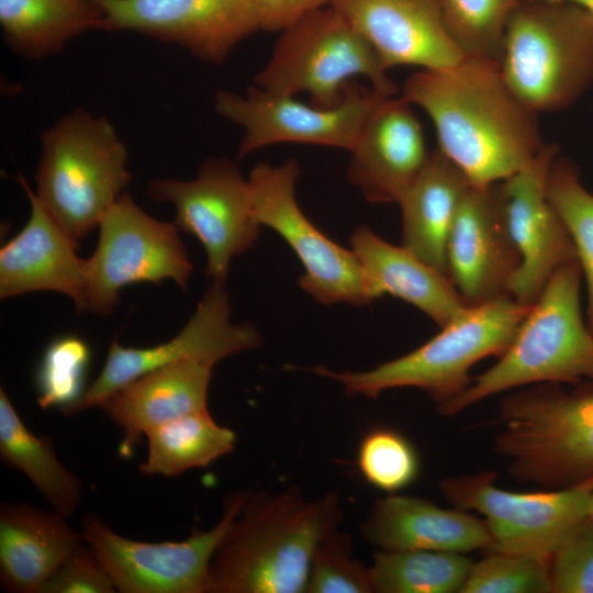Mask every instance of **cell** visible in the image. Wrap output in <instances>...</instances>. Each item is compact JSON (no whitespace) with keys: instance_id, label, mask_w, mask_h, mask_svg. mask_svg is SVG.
Returning <instances> with one entry per match:
<instances>
[{"instance_id":"32","label":"cell","mask_w":593,"mask_h":593,"mask_svg":"<svg viewBox=\"0 0 593 593\" xmlns=\"http://www.w3.org/2000/svg\"><path fill=\"white\" fill-rule=\"evenodd\" d=\"M522 0H440L444 19L465 56L500 64L506 22Z\"/></svg>"},{"instance_id":"34","label":"cell","mask_w":593,"mask_h":593,"mask_svg":"<svg viewBox=\"0 0 593 593\" xmlns=\"http://www.w3.org/2000/svg\"><path fill=\"white\" fill-rule=\"evenodd\" d=\"M357 466L369 484L394 494L416 479L419 459L414 446L401 433L376 428L360 441Z\"/></svg>"},{"instance_id":"24","label":"cell","mask_w":593,"mask_h":593,"mask_svg":"<svg viewBox=\"0 0 593 593\" xmlns=\"http://www.w3.org/2000/svg\"><path fill=\"white\" fill-rule=\"evenodd\" d=\"M214 366L180 360L152 370L108 398L99 407L123 432L126 451L150 429L208 409Z\"/></svg>"},{"instance_id":"38","label":"cell","mask_w":593,"mask_h":593,"mask_svg":"<svg viewBox=\"0 0 593 593\" xmlns=\"http://www.w3.org/2000/svg\"><path fill=\"white\" fill-rule=\"evenodd\" d=\"M111 577L85 540L60 563L40 593H113Z\"/></svg>"},{"instance_id":"15","label":"cell","mask_w":593,"mask_h":593,"mask_svg":"<svg viewBox=\"0 0 593 593\" xmlns=\"http://www.w3.org/2000/svg\"><path fill=\"white\" fill-rule=\"evenodd\" d=\"M224 283L212 282L184 327L170 340L153 347L109 346L105 362L81 399L64 411L74 415L99 407L118 390L138 377L180 360L214 366L235 354L258 348L261 337L250 324H233Z\"/></svg>"},{"instance_id":"25","label":"cell","mask_w":593,"mask_h":593,"mask_svg":"<svg viewBox=\"0 0 593 593\" xmlns=\"http://www.w3.org/2000/svg\"><path fill=\"white\" fill-rule=\"evenodd\" d=\"M350 245L365 270L373 300L384 294L399 298L440 328L467 309L450 278L405 246L384 240L366 225L355 230Z\"/></svg>"},{"instance_id":"16","label":"cell","mask_w":593,"mask_h":593,"mask_svg":"<svg viewBox=\"0 0 593 593\" xmlns=\"http://www.w3.org/2000/svg\"><path fill=\"white\" fill-rule=\"evenodd\" d=\"M100 30L137 32L211 64L259 29L256 0H96Z\"/></svg>"},{"instance_id":"14","label":"cell","mask_w":593,"mask_h":593,"mask_svg":"<svg viewBox=\"0 0 593 593\" xmlns=\"http://www.w3.org/2000/svg\"><path fill=\"white\" fill-rule=\"evenodd\" d=\"M387 96L349 82L343 101L329 109L305 104L291 96L269 93L257 86L244 94L216 92L214 110L240 126L237 157L279 143H300L350 150L370 112Z\"/></svg>"},{"instance_id":"3","label":"cell","mask_w":593,"mask_h":593,"mask_svg":"<svg viewBox=\"0 0 593 593\" xmlns=\"http://www.w3.org/2000/svg\"><path fill=\"white\" fill-rule=\"evenodd\" d=\"M582 277L578 260L557 269L497 362L458 396L437 406L438 412L452 416L523 385L593 381V333L581 311Z\"/></svg>"},{"instance_id":"30","label":"cell","mask_w":593,"mask_h":593,"mask_svg":"<svg viewBox=\"0 0 593 593\" xmlns=\"http://www.w3.org/2000/svg\"><path fill=\"white\" fill-rule=\"evenodd\" d=\"M472 563L460 552L380 549L369 571L378 593H460Z\"/></svg>"},{"instance_id":"6","label":"cell","mask_w":593,"mask_h":593,"mask_svg":"<svg viewBox=\"0 0 593 593\" xmlns=\"http://www.w3.org/2000/svg\"><path fill=\"white\" fill-rule=\"evenodd\" d=\"M499 65L530 111L563 110L593 83V15L570 3L522 0L506 22Z\"/></svg>"},{"instance_id":"28","label":"cell","mask_w":593,"mask_h":593,"mask_svg":"<svg viewBox=\"0 0 593 593\" xmlns=\"http://www.w3.org/2000/svg\"><path fill=\"white\" fill-rule=\"evenodd\" d=\"M0 458L22 472L52 510L70 517L82 496L80 478L58 458L48 436H36L21 419L8 393L0 388Z\"/></svg>"},{"instance_id":"40","label":"cell","mask_w":593,"mask_h":593,"mask_svg":"<svg viewBox=\"0 0 593 593\" xmlns=\"http://www.w3.org/2000/svg\"><path fill=\"white\" fill-rule=\"evenodd\" d=\"M547 2L570 3L577 5L593 15V0H538Z\"/></svg>"},{"instance_id":"36","label":"cell","mask_w":593,"mask_h":593,"mask_svg":"<svg viewBox=\"0 0 593 593\" xmlns=\"http://www.w3.org/2000/svg\"><path fill=\"white\" fill-rule=\"evenodd\" d=\"M373 592L369 567L353 557L350 536L337 528L315 549L306 593Z\"/></svg>"},{"instance_id":"23","label":"cell","mask_w":593,"mask_h":593,"mask_svg":"<svg viewBox=\"0 0 593 593\" xmlns=\"http://www.w3.org/2000/svg\"><path fill=\"white\" fill-rule=\"evenodd\" d=\"M85 541L67 517L29 503L0 505V583L12 593H40L44 583Z\"/></svg>"},{"instance_id":"31","label":"cell","mask_w":593,"mask_h":593,"mask_svg":"<svg viewBox=\"0 0 593 593\" xmlns=\"http://www.w3.org/2000/svg\"><path fill=\"white\" fill-rule=\"evenodd\" d=\"M547 197L575 247L586 283L588 326L593 333V194L580 181L578 168L557 157L549 171Z\"/></svg>"},{"instance_id":"29","label":"cell","mask_w":593,"mask_h":593,"mask_svg":"<svg viewBox=\"0 0 593 593\" xmlns=\"http://www.w3.org/2000/svg\"><path fill=\"white\" fill-rule=\"evenodd\" d=\"M145 436L147 457L138 467L144 475L177 477L208 467L230 454L236 441L234 430L217 424L209 410L182 415Z\"/></svg>"},{"instance_id":"10","label":"cell","mask_w":593,"mask_h":593,"mask_svg":"<svg viewBox=\"0 0 593 593\" xmlns=\"http://www.w3.org/2000/svg\"><path fill=\"white\" fill-rule=\"evenodd\" d=\"M494 472L462 474L440 482L443 495L459 510L484 517L492 538L489 551L544 561L590 515L593 478L549 492L522 493L497 488Z\"/></svg>"},{"instance_id":"33","label":"cell","mask_w":593,"mask_h":593,"mask_svg":"<svg viewBox=\"0 0 593 593\" xmlns=\"http://www.w3.org/2000/svg\"><path fill=\"white\" fill-rule=\"evenodd\" d=\"M90 357L88 344L78 336L64 335L51 342L35 376L38 406L64 412L76 404L87 389Z\"/></svg>"},{"instance_id":"13","label":"cell","mask_w":593,"mask_h":593,"mask_svg":"<svg viewBox=\"0 0 593 593\" xmlns=\"http://www.w3.org/2000/svg\"><path fill=\"white\" fill-rule=\"evenodd\" d=\"M148 194L175 206L174 223L204 248L208 278L225 284L232 259L255 244L261 226L254 214L248 179L236 165L228 158H211L191 180H152Z\"/></svg>"},{"instance_id":"37","label":"cell","mask_w":593,"mask_h":593,"mask_svg":"<svg viewBox=\"0 0 593 593\" xmlns=\"http://www.w3.org/2000/svg\"><path fill=\"white\" fill-rule=\"evenodd\" d=\"M552 592L593 593V518L588 516L550 560Z\"/></svg>"},{"instance_id":"18","label":"cell","mask_w":593,"mask_h":593,"mask_svg":"<svg viewBox=\"0 0 593 593\" xmlns=\"http://www.w3.org/2000/svg\"><path fill=\"white\" fill-rule=\"evenodd\" d=\"M519 265L503 216L499 182L471 186L459 203L447 242L448 276L466 305L511 295Z\"/></svg>"},{"instance_id":"19","label":"cell","mask_w":593,"mask_h":593,"mask_svg":"<svg viewBox=\"0 0 593 593\" xmlns=\"http://www.w3.org/2000/svg\"><path fill=\"white\" fill-rule=\"evenodd\" d=\"M382 66L443 69L465 55L448 32L440 0H331Z\"/></svg>"},{"instance_id":"20","label":"cell","mask_w":593,"mask_h":593,"mask_svg":"<svg viewBox=\"0 0 593 593\" xmlns=\"http://www.w3.org/2000/svg\"><path fill=\"white\" fill-rule=\"evenodd\" d=\"M412 105L403 97L382 98L349 150L348 180L370 203H399L427 163L429 153Z\"/></svg>"},{"instance_id":"27","label":"cell","mask_w":593,"mask_h":593,"mask_svg":"<svg viewBox=\"0 0 593 593\" xmlns=\"http://www.w3.org/2000/svg\"><path fill=\"white\" fill-rule=\"evenodd\" d=\"M96 0H0V24L16 54L41 59L60 52L72 37L100 30Z\"/></svg>"},{"instance_id":"7","label":"cell","mask_w":593,"mask_h":593,"mask_svg":"<svg viewBox=\"0 0 593 593\" xmlns=\"http://www.w3.org/2000/svg\"><path fill=\"white\" fill-rule=\"evenodd\" d=\"M497 451L511 475L558 490L593 478V387L537 383L501 401Z\"/></svg>"},{"instance_id":"8","label":"cell","mask_w":593,"mask_h":593,"mask_svg":"<svg viewBox=\"0 0 593 593\" xmlns=\"http://www.w3.org/2000/svg\"><path fill=\"white\" fill-rule=\"evenodd\" d=\"M272 54L255 76L258 88L273 94L310 96L320 108H334L356 76L365 77L377 92L394 97L388 76L365 37L332 5L302 16L280 32Z\"/></svg>"},{"instance_id":"26","label":"cell","mask_w":593,"mask_h":593,"mask_svg":"<svg viewBox=\"0 0 593 593\" xmlns=\"http://www.w3.org/2000/svg\"><path fill=\"white\" fill-rule=\"evenodd\" d=\"M471 186L466 175L437 149L429 153L421 175L398 203L402 245L447 276L449 232L459 203Z\"/></svg>"},{"instance_id":"41","label":"cell","mask_w":593,"mask_h":593,"mask_svg":"<svg viewBox=\"0 0 593 593\" xmlns=\"http://www.w3.org/2000/svg\"><path fill=\"white\" fill-rule=\"evenodd\" d=\"M592 518H593V494H592V499H591V506H590V515Z\"/></svg>"},{"instance_id":"2","label":"cell","mask_w":593,"mask_h":593,"mask_svg":"<svg viewBox=\"0 0 593 593\" xmlns=\"http://www.w3.org/2000/svg\"><path fill=\"white\" fill-rule=\"evenodd\" d=\"M343 518L338 493L250 491L210 564L209 593H303L316 547Z\"/></svg>"},{"instance_id":"4","label":"cell","mask_w":593,"mask_h":593,"mask_svg":"<svg viewBox=\"0 0 593 593\" xmlns=\"http://www.w3.org/2000/svg\"><path fill=\"white\" fill-rule=\"evenodd\" d=\"M41 142L35 194L79 243L131 180L126 146L107 118L81 109L58 119Z\"/></svg>"},{"instance_id":"1","label":"cell","mask_w":593,"mask_h":593,"mask_svg":"<svg viewBox=\"0 0 593 593\" xmlns=\"http://www.w3.org/2000/svg\"><path fill=\"white\" fill-rule=\"evenodd\" d=\"M435 125L439 150L484 188L526 167L545 146L537 115L505 83L499 63L465 56L443 69H421L402 96Z\"/></svg>"},{"instance_id":"35","label":"cell","mask_w":593,"mask_h":593,"mask_svg":"<svg viewBox=\"0 0 593 593\" xmlns=\"http://www.w3.org/2000/svg\"><path fill=\"white\" fill-rule=\"evenodd\" d=\"M552 592L550 562L528 556L489 551L473 562L460 593Z\"/></svg>"},{"instance_id":"39","label":"cell","mask_w":593,"mask_h":593,"mask_svg":"<svg viewBox=\"0 0 593 593\" xmlns=\"http://www.w3.org/2000/svg\"><path fill=\"white\" fill-rule=\"evenodd\" d=\"M331 0H256L259 29L281 32L307 13L329 4Z\"/></svg>"},{"instance_id":"11","label":"cell","mask_w":593,"mask_h":593,"mask_svg":"<svg viewBox=\"0 0 593 593\" xmlns=\"http://www.w3.org/2000/svg\"><path fill=\"white\" fill-rule=\"evenodd\" d=\"M300 171L295 159L254 167L248 182L256 220L292 248L304 269L299 284L314 300L325 305L370 303L373 298L356 254L325 236L300 209L295 198Z\"/></svg>"},{"instance_id":"21","label":"cell","mask_w":593,"mask_h":593,"mask_svg":"<svg viewBox=\"0 0 593 593\" xmlns=\"http://www.w3.org/2000/svg\"><path fill=\"white\" fill-rule=\"evenodd\" d=\"M19 182L31 211L24 227L0 249V298L54 291L83 311L87 259L77 254L79 243L46 211L23 176Z\"/></svg>"},{"instance_id":"9","label":"cell","mask_w":593,"mask_h":593,"mask_svg":"<svg viewBox=\"0 0 593 593\" xmlns=\"http://www.w3.org/2000/svg\"><path fill=\"white\" fill-rule=\"evenodd\" d=\"M98 227L96 249L87 259L83 311L111 314L121 290L133 283L171 280L187 288L193 266L174 222L150 216L123 192Z\"/></svg>"},{"instance_id":"12","label":"cell","mask_w":593,"mask_h":593,"mask_svg":"<svg viewBox=\"0 0 593 593\" xmlns=\"http://www.w3.org/2000/svg\"><path fill=\"white\" fill-rule=\"evenodd\" d=\"M249 492L228 493L217 523L181 541L134 540L93 513L82 518V535L120 592L209 593L212 558Z\"/></svg>"},{"instance_id":"17","label":"cell","mask_w":593,"mask_h":593,"mask_svg":"<svg viewBox=\"0 0 593 593\" xmlns=\"http://www.w3.org/2000/svg\"><path fill=\"white\" fill-rule=\"evenodd\" d=\"M558 153L557 144H547L526 167L499 182L503 216L521 256L510 294L526 305L535 303L557 269L578 260L571 236L547 197Z\"/></svg>"},{"instance_id":"22","label":"cell","mask_w":593,"mask_h":593,"mask_svg":"<svg viewBox=\"0 0 593 593\" xmlns=\"http://www.w3.org/2000/svg\"><path fill=\"white\" fill-rule=\"evenodd\" d=\"M363 538L381 550L489 551L492 538L484 519L459 508L390 494L378 500L361 525Z\"/></svg>"},{"instance_id":"5","label":"cell","mask_w":593,"mask_h":593,"mask_svg":"<svg viewBox=\"0 0 593 593\" xmlns=\"http://www.w3.org/2000/svg\"><path fill=\"white\" fill-rule=\"evenodd\" d=\"M532 305L507 295L467 306L439 334L402 357L366 371L337 372L322 366L311 371L340 383L349 395L377 399L390 389L418 388L439 406L470 385L474 363L505 351Z\"/></svg>"}]
</instances>
